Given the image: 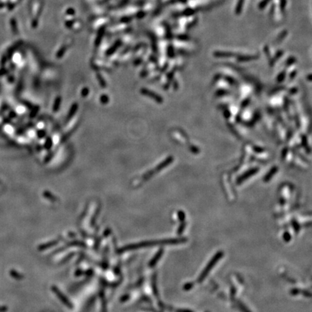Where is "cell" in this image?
Returning a JSON list of instances; mask_svg holds the SVG:
<instances>
[{
	"label": "cell",
	"mask_w": 312,
	"mask_h": 312,
	"mask_svg": "<svg viewBox=\"0 0 312 312\" xmlns=\"http://www.w3.org/2000/svg\"><path fill=\"white\" fill-rule=\"evenodd\" d=\"M186 241V238H174V239H164V240H159V241H145L139 243V244H135L133 246H129L127 248L130 249H137L139 247H146V246H152L155 245H164V244H179V243H183Z\"/></svg>",
	"instance_id": "1"
},
{
	"label": "cell",
	"mask_w": 312,
	"mask_h": 312,
	"mask_svg": "<svg viewBox=\"0 0 312 312\" xmlns=\"http://www.w3.org/2000/svg\"><path fill=\"white\" fill-rule=\"evenodd\" d=\"M223 257V252H221V251L217 252V253L215 254V256H214V257L210 259V261L208 262V264H207L206 267H205V269L203 270V272L201 273V274H200V276H199V278H198L199 283H201V282H203V280L206 278L207 275L210 273V272L212 270V268L215 266V264L218 262V261Z\"/></svg>",
	"instance_id": "2"
},
{
	"label": "cell",
	"mask_w": 312,
	"mask_h": 312,
	"mask_svg": "<svg viewBox=\"0 0 312 312\" xmlns=\"http://www.w3.org/2000/svg\"><path fill=\"white\" fill-rule=\"evenodd\" d=\"M163 249H160L159 251L158 252V253H157L156 255L154 256V257L153 258L152 260L150 261V267H154L156 264H157V262H158V260L160 259V258L161 257V256L163 255Z\"/></svg>",
	"instance_id": "3"
},
{
	"label": "cell",
	"mask_w": 312,
	"mask_h": 312,
	"mask_svg": "<svg viewBox=\"0 0 312 312\" xmlns=\"http://www.w3.org/2000/svg\"><path fill=\"white\" fill-rule=\"evenodd\" d=\"M256 171H257V170H252V171H250L249 172H247V173H246V174H244V175L241 176L238 178L237 182H238V184H241V183L243 182V181H245L247 178L252 176V175H254V174L256 173Z\"/></svg>",
	"instance_id": "4"
},
{
	"label": "cell",
	"mask_w": 312,
	"mask_h": 312,
	"mask_svg": "<svg viewBox=\"0 0 312 312\" xmlns=\"http://www.w3.org/2000/svg\"><path fill=\"white\" fill-rule=\"evenodd\" d=\"M55 292H56V293L57 294V296H58L60 298V299H61V300H62V302H64V304H65L66 305H67V306H71L70 304H69V302H68V301L67 300V299H66V298L64 297V296H62V294L60 292H59V290H57V289H56V290H55Z\"/></svg>",
	"instance_id": "5"
},
{
	"label": "cell",
	"mask_w": 312,
	"mask_h": 312,
	"mask_svg": "<svg viewBox=\"0 0 312 312\" xmlns=\"http://www.w3.org/2000/svg\"><path fill=\"white\" fill-rule=\"evenodd\" d=\"M237 304H238V308H239V309L242 312H251L248 309V308L246 307L245 305L242 304V303L240 302V301H237Z\"/></svg>",
	"instance_id": "6"
},
{
	"label": "cell",
	"mask_w": 312,
	"mask_h": 312,
	"mask_svg": "<svg viewBox=\"0 0 312 312\" xmlns=\"http://www.w3.org/2000/svg\"><path fill=\"white\" fill-rule=\"evenodd\" d=\"M275 171H276V168H274V169H273L272 171H270L269 172V173H268L267 175L264 178V182H268V181H269L270 179L273 176V175L275 174Z\"/></svg>",
	"instance_id": "7"
},
{
	"label": "cell",
	"mask_w": 312,
	"mask_h": 312,
	"mask_svg": "<svg viewBox=\"0 0 312 312\" xmlns=\"http://www.w3.org/2000/svg\"><path fill=\"white\" fill-rule=\"evenodd\" d=\"M292 226H293V228L294 231H296V233H299V231H300V228H301V226H300L299 223H298L296 220H293L292 221Z\"/></svg>",
	"instance_id": "8"
},
{
	"label": "cell",
	"mask_w": 312,
	"mask_h": 312,
	"mask_svg": "<svg viewBox=\"0 0 312 312\" xmlns=\"http://www.w3.org/2000/svg\"><path fill=\"white\" fill-rule=\"evenodd\" d=\"M243 1H244V0H239V1H238V4H237V6H236V14H239L241 13V11L242 6H243Z\"/></svg>",
	"instance_id": "9"
},
{
	"label": "cell",
	"mask_w": 312,
	"mask_h": 312,
	"mask_svg": "<svg viewBox=\"0 0 312 312\" xmlns=\"http://www.w3.org/2000/svg\"><path fill=\"white\" fill-rule=\"evenodd\" d=\"M186 228V223L184 222H182V224H181V226H179V228H178L177 230V233L178 234H182V233H183V231H184V229H185Z\"/></svg>",
	"instance_id": "10"
},
{
	"label": "cell",
	"mask_w": 312,
	"mask_h": 312,
	"mask_svg": "<svg viewBox=\"0 0 312 312\" xmlns=\"http://www.w3.org/2000/svg\"><path fill=\"white\" fill-rule=\"evenodd\" d=\"M178 217H179V219L182 222H184V220H185V218H186V215L185 213H184V212L182 210L179 211L178 212Z\"/></svg>",
	"instance_id": "11"
},
{
	"label": "cell",
	"mask_w": 312,
	"mask_h": 312,
	"mask_svg": "<svg viewBox=\"0 0 312 312\" xmlns=\"http://www.w3.org/2000/svg\"><path fill=\"white\" fill-rule=\"evenodd\" d=\"M194 287V283H186L185 285L183 286V289H184V290H186V291H188L189 290H191L192 287Z\"/></svg>",
	"instance_id": "12"
},
{
	"label": "cell",
	"mask_w": 312,
	"mask_h": 312,
	"mask_svg": "<svg viewBox=\"0 0 312 312\" xmlns=\"http://www.w3.org/2000/svg\"><path fill=\"white\" fill-rule=\"evenodd\" d=\"M283 239L285 242L290 241L291 239V236L288 232H285L283 234Z\"/></svg>",
	"instance_id": "13"
},
{
	"label": "cell",
	"mask_w": 312,
	"mask_h": 312,
	"mask_svg": "<svg viewBox=\"0 0 312 312\" xmlns=\"http://www.w3.org/2000/svg\"><path fill=\"white\" fill-rule=\"evenodd\" d=\"M232 55V54L231 53H222V52H217L215 53V56L217 57H230V56Z\"/></svg>",
	"instance_id": "14"
},
{
	"label": "cell",
	"mask_w": 312,
	"mask_h": 312,
	"mask_svg": "<svg viewBox=\"0 0 312 312\" xmlns=\"http://www.w3.org/2000/svg\"><path fill=\"white\" fill-rule=\"evenodd\" d=\"M299 293H301V291H300L299 289H297V288L292 289V290H291V291H290V293L292 294L293 296L298 295V294H299Z\"/></svg>",
	"instance_id": "15"
},
{
	"label": "cell",
	"mask_w": 312,
	"mask_h": 312,
	"mask_svg": "<svg viewBox=\"0 0 312 312\" xmlns=\"http://www.w3.org/2000/svg\"><path fill=\"white\" fill-rule=\"evenodd\" d=\"M269 1H270V0H263V1H261L260 4H259V8H260V9L264 8V7L266 6V4H267L268 2H269Z\"/></svg>",
	"instance_id": "16"
},
{
	"label": "cell",
	"mask_w": 312,
	"mask_h": 312,
	"mask_svg": "<svg viewBox=\"0 0 312 312\" xmlns=\"http://www.w3.org/2000/svg\"><path fill=\"white\" fill-rule=\"evenodd\" d=\"M176 312H194L189 309H185V308H181V309L176 310Z\"/></svg>",
	"instance_id": "17"
},
{
	"label": "cell",
	"mask_w": 312,
	"mask_h": 312,
	"mask_svg": "<svg viewBox=\"0 0 312 312\" xmlns=\"http://www.w3.org/2000/svg\"><path fill=\"white\" fill-rule=\"evenodd\" d=\"M282 2H281V8L282 10H284V8H285V0H282Z\"/></svg>",
	"instance_id": "18"
},
{
	"label": "cell",
	"mask_w": 312,
	"mask_h": 312,
	"mask_svg": "<svg viewBox=\"0 0 312 312\" xmlns=\"http://www.w3.org/2000/svg\"><path fill=\"white\" fill-rule=\"evenodd\" d=\"M7 310V307H4V306H1L0 307V312H4Z\"/></svg>",
	"instance_id": "19"
},
{
	"label": "cell",
	"mask_w": 312,
	"mask_h": 312,
	"mask_svg": "<svg viewBox=\"0 0 312 312\" xmlns=\"http://www.w3.org/2000/svg\"><path fill=\"white\" fill-rule=\"evenodd\" d=\"M304 295L305 296H307V297H310L311 296V293H310L309 292H308V291H304Z\"/></svg>",
	"instance_id": "20"
}]
</instances>
